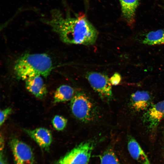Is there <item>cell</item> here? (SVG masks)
I'll return each mask as SVG.
<instances>
[{"label": "cell", "mask_w": 164, "mask_h": 164, "mask_svg": "<svg viewBox=\"0 0 164 164\" xmlns=\"http://www.w3.org/2000/svg\"><path fill=\"white\" fill-rule=\"evenodd\" d=\"M49 26L61 40L67 44L85 45L94 44L98 32L84 15L65 16L57 10L52 11L49 18L41 19Z\"/></svg>", "instance_id": "obj_1"}, {"label": "cell", "mask_w": 164, "mask_h": 164, "mask_svg": "<svg viewBox=\"0 0 164 164\" xmlns=\"http://www.w3.org/2000/svg\"><path fill=\"white\" fill-rule=\"evenodd\" d=\"M53 68L52 60L47 54L26 53L16 60L13 70L18 79L25 80L37 75L46 78Z\"/></svg>", "instance_id": "obj_2"}, {"label": "cell", "mask_w": 164, "mask_h": 164, "mask_svg": "<svg viewBox=\"0 0 164 164\" xmlns=\"http://www.w3.org/2000/svg\"><path fill=\"white\" fill-rule=\"evenodd\" d=\"M70 108L73 116L83 122H93L100 115L97 106L88 96L83 92H77L74 94L71 100Z\"/></svg>", "instance_id": "obj_3"}, {"label": "cell", "mask_w": 164, "mask_h": 164, "mask_svg": "<svg viewBox=\"0 0 164 164\" xmlns=\"http://www.w3.org/2000/svg\"><path fill=\"white\" fill-rule=\"evenodd\" d=\"M95 144L93 140L81 143L61 157L55 164H88Z\"/></svg>", "instance_id": "obj_4"}, {"label": "cell", "mask_w": 164, "mask_h": 164, "mask_svg": "<svg viewBox=\"0 0 164 164\" xmlns=\"http://www.w3.org/2000/svg\"><path fill=\"white\" fill-rule=\"evenodd\" d=\"M86 77L94 90L102 100L107 102L113 98L111 84L108 77L99 72H91L88 73Z\"/></svg>", "instance_id": "obj_5"}, {"label": "cell", "mask_w": 164, "mask_h": 164, "mask_svg": "<svg viewBox=\"0 0 164 164\" xmlns=\"http://www.w3.org/2000/svg\"><path fill=\"white\" fill-rule=\"evenodd\" d=\"M10 145L15 164H34V155L28 145L15 138L10 140Z\"/></svg>", "instance_id": "obj_6"}, {"label": "cell", "mask_w": 164, "mask_h": 164, "mask_svg": "<svg viewBox=\"0 0 164 164\" xmlns=\"http://www.w3.org/2000/svg\"><path fill=\"white\" fill-rule=\"evenodd\" d=\"M164 117V100L152 105L143 114L142 120L149 131L153 132Z\"/></svg>", "instance_id": "obj_7"}, {"label": "cell", "mask_w": 164, "mask_h": 164, "mask_svg": "<svg viewBox=\"0 0 164 164\" xmlns=\"http://www.w3.org/2000/svg\"><path fill=\"white\" fill-rule=\"evenodd\" d=\"M152 97L151 94L146 91H137L131 95L130 106L136 112L147 110L152 105Z\"/></svg>", "instance_id": "obj_8"}, {"label": "cell", "mask_w": 164, "mask_h": 164, "mask_svg": "<svg viewBox=\"0 0 164 164\" xmlns=\"http://www.w3.org/2000/svg\"><path fill=\"white\" fill-rule=\"evenodd\" d=\"M23 130L42 148L49 150L52 141V135L49 130L40 127L32 130L24 129Z\"/></svg>", "instance_id": "obj_9"}, {"label": "cell", "mask_w": 164, "mask_h": 164, "mask_svg": "<svg viewBox=\"0 0 164 164\" xmlns=\"http://www.w3.org/2000/svg\"><path fill=\"white\" fill-rule=\"evenodd\" d=\"M25 81L26 89L35 97L42 99L46 96L47 91L41 76L37 75L30 77Z\"/></svg>", "instance_id": "obj_10"}, {"label": "cell", "mask_w": 164, "mask_h": 164, "mask_svg": "<svg viewBox=\"0 0 164 164\" xmlns=\"http://www.w3.org/2000/svg\"><path fill=\"white\" fill-rule=\"evenodd\" d=\"M127 147L131 157L141 164H152L137 140L132 136L128 137Z\"/></svg>", "instance_id": "obj_11"}, {"label": "cell", "mask_w": 164, "mask_h": 164, "mask_svg": "<svg viewBox=\"0 0 164 164\" xmlns=\"http://www.w3.org/2000/svg\"><path fill=\"white\" fill-rule=\"evenodd\" d=\"M122 15L129 26L133 27L135 21V12L139 0H119Z\"/></svg>", "instance_id": "obj_12"}, {"label": "cell", "mask_w": 164, "mask_h": 164, "mask_svg": "<svg viewBox=\"0 0 164 164\" xmlns=\"http://www.w3.org/2000/svg\"><path fill=\"white\" fill-rule=\"evenodd\" d=\"M140 41L141 43L149 46L164 44V29L147 32L143 36Z\"/></svg>", "instance_id": "obj_13"}, {"label": "cell", "mask_w": 164, "mask_h": 164, "mask_svg": "<svg viewBox=\"0 0 164 164\" xmlns=\"http://www.w3.org/2000/svg\"><path fill=\"white\" fill-rule=\"evenodd\" d=\"M73 88L67 85H62L56 90L53 96L54 102L57 103L71 100L74 96Z\"/></svg>", "instance_id": "obj_14"}, {"label": "cell", "mask_w": 164, "mask_h": 164, "mask_svg": "<svg viewBox=\"0 0 164 164\" xmlns=\"http://www.w3.org/2000/svg\"><path fill=\"white\" fill-rule=\"evenodd\" d=\"M101 164H120L114 153L111 149L106 150L100 156Z\"/></svg>", "instance_id": "obj_15"}, {"label": "cell", "mask_w": 164, "mask_h": 164, "mask_svg": "<svg viewBox=\"0 0 164 164\" xmlns=\"http://www.w3.org/2000/svg\"><path fill=\"white\" fill-rule=\"evenodd\" d=\"M67 119L60 115H55L52 121L53 128L58 131H61L64 129L67 126Z\"/></svg>", "instance_id": "obj_16"}, {"label": "cell", "mask_w": 164, "mask_h": 164, "mask_svg": "<svg viewBox=\"0 0 164 164\" xmlns=\"http://www.w3.org/2000/svg\"><path fill=\"white\" fill-rule=\"evenodd\" d=\"M12 112V109L10 107L7 108L0 110V125L1 126L4 123L8 116Z\"/></svg>", "instance_id": "obj_17"}, {"label": "cell", "mask_w": 164, "mask_h": 164, "mask_svg": "<svg viewBox=\"0 0 164 164\" xmlns=\"http://www.w3.org/2000/svg\"><path fill=\"white\" fill-rule=\"evenodd\" d=\"M121 80V76L118 73H115L110 78V81L111 84L115 86L119 84Z\"/></svg>", "instance_id": "obj_18"}, {"label": "cell", "mask_w": 164, "mask_h": 164, "mask_svg": "<svg viewBox=\"0 0 164 164\" xmlns=\"http://www.w3.org/2000/svg\"><path fill=\"white\" fill-rule=\"evenodd\" d=\"M4 148H0V164H8L3 153Z\"/></svg>", "instance_id": "obj_19"}]
</instances>
